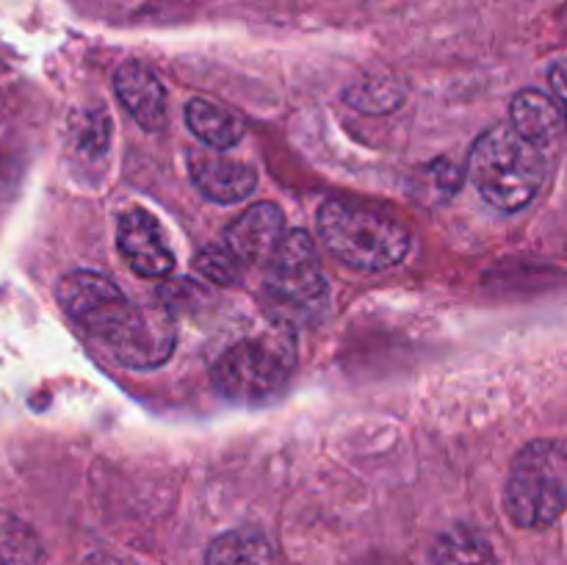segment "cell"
Wrapping results in <instances>:
<instances>
[{
	"label": "cell",
	"mask_w": 567,
	"mask_h": 565,
	"mask_svg": "<svg viewBox=\"0 0 567 565\" xmlns=\"http://www.w3.org/2000/svg\"><path fill=\"white\" fill-rule=\"evenodd\" d=\"M319 233L338 260L360 271L399 266L413 247L402 219L360 199H327L319 208Z\"/></svg>",
	"instance_id": "1"
},
{
	"label": "cell",
	"mask_w": 567,
	"mask_h": 565,
	"mask_svg": "<svg viewBox=\"0 0 567 565\" xmlns=\"http://www.w3.org/2000/svg\"><path fill=\"white\" fill-rule=\"evenodd\" d=\"M546 155L540 144L520 136L513 125H496L480 136L468 158V177L496 210L526 208L546 183Z\"/></svg>",
	"instance_id": "2"
},
{
	"label": "cell",
	"mask_w": 567,
	"mask_h": 565,
	"mask_svg": "<svg viewBox=\"0 0 567 565\" xmlns=\"http://www.w3.org/2000/svg\"><path fill=\"white\" fill-rule=\"evenodd\" d=\"M504 510L513 524L543 530L567 510V441L540 438L526 443L513 460Z\"/></svg>",
	"instance_id": "3"
},
{
	"label": "cell",
	"mask_w": 567,
	"mask_h": 565,
	"mask_svg": "<svg viewBox=\"0 0 567 565\" xmlns=\"http://www.w3.org/2000/svg\"><path fill=\"white\" fill-rule=\"evenodd\" d=\"M297 366V343L288 332L244 338L214 363V386L233 402L258 404L286 388Z\"/></svg>",
	"instance_id": "4"
},
{
	"label": "cell",
	"mask_w": 567,
	"mask_h": 565,
	"mask_svg": "<svg viewBox=\"0 0 567 565\" xmlns=\"http://www.w3.org/2000/svg\"><path fill=\"white\" fill-rule=\"evenodd\" d=\"M266 294L282 308L305 310L327 297V277L321 269L313 238L305 230L286 233L277 253L266 264Z\"/></svg>",
	"instance_id": "5"
},
{
	"label": "cell",
	"mask_w": 567,
	"mask_h": 565,
	"mask_svg": "<svg viewBox=\"0 0 567 565\" xmlns=\"http://www.w3.org/2000/svg\"><path fill=\"white\" fill-rule=\"evenodd\" d=\"M55 297H59L64 314L97 343H103L136 305L120 291L116 282L89 269H78L61 277Z\"/></svg>",
	"instance_id": "6"
},
{
	"label": "cell",
	"mask_w": 567,
	"mask_h": 565,
	"mask_svg": "<svg viewBox=\"0 0 567 565\" xmlns=\"http://www.w3.org/2000/svg\"><path fill=\"white\" fill-rule=\"evenodd\" d=\"M175 343V314L166 305H133L103 347L127 369H155L172 358Z\"/></svg>",
	"instance_id": "7"
},
{
	"label": "cell",
	"mask_w": 567,
	"mask_h": 565,
	"mask_svg": "<svg viewBox=\"0 0 567 565\" xmlns=\"http://www.w3.org/2000/svg\"><path fill=\"white\" fill-rule=\"evenodd\" d=\"M116 247H120L125 264L142 277H164L175 266V255H172L158 222L144 208H131L120 216Z\"/></svg>",
	"instance_id": "8"
},
{
	"label": "cell",
	"mask_w": 567,
	"mask_h": 565,
	"mask_svg": "<svg viewBox=\"0 0 567 565\" xmlns=\"http://www.w3.org/2000/svg\"><path fill=\"white\" fill-rule=\"evenodd\" d=\"M188 172L199 192L214 203H238L258 186V175L244 161L230 158L221 150H192Z\"/></svg>",
	"instance_id": "9"
},
{
	"label": "cell",
	"mask_w": 567,
	"mask_h": 565,
	"mask_svg": "<svg viewBox=\"0 0 567 565\" xmlns=\"http://www.w3.org/2000/svg\"><path fill=\"white\" fill-rule=\"evenodd\" d=\"M286 238V216L275 203H255L227 227L225 244L244 264H269Z\"/></svg>",
	"instance_id": "10"
},
{
	"label": "cell",
	"mask_w": 567,
	"mask_h": 565,
	"mask_svg": "<svg viewBox=\"0 0 567 565\" xmlns=\"http://www.w3.org/2000/svg\"><path fill=\"white\" fill-rule=\"evenodd\" d=\"M114 92L144 131H161L166 125L164 83L142 61H125L114 72Z\"/></svg>",
	"instance_id": "11"
},
{
	"label": "cell",
	"mask_w": 567,
	"mask_h": 565,
	"mask_svg": "<svg viewBox=\"0 0 567 565\" xmlns=\"http://www.w3.org/2000/svg\"><path fill=\"white\" fill-rule=\"evenodd\" d=\"M509 125L524 138L546 147L565 127V116L554 94L540 92V89H524L515 94L513 105H509Z\"/></svg>",
	"instance_id": "12"
},
{
	"label": "cell",
	"mask_w": 567,
	"mask_h": 565,
	"mask_svg": "<svg viewBox=\"0 0 567 565\" xmlns=\"http://www.w3.org/2000/svg\"><path fill=\"white\" fill-rule=\"evenodd\" d=\"M186 122L188 127H192L194 136L214 150L236 147L244 138L241 116L233 114L225 105L210 103V100H192V103L186 105Z\"/></svg>",
	"instance_id": "13"
},
{
	"label": "cell",
	"mask_w": 567,
	"mask_h": 565,
	"mask_svg": "<svg viewBox=\"0 0 567 565\" xmlns=\"http://www.w3.org/2000/svg\"><path fill=\"white\" fill-rule=\"evenodd\" d=\"M205 565H275V548L260 532L230 530L210 541Z\"/></svg>",
	"instance_id": "14"
},
{
	"label": "cell",
	"mask_w": 567,
	"mask_h": 565,
	"mask_svg": "<svg viewBox=\"0 0 567 565\" xmlns=\"http://www.w3.org/2000/svg\"><path fill=\"white\" fill-rule=\"evenodd\" d=\"M432 565H496V554L476 530L452 526L435 541Z\"/></svg>",
	"instance_id": "15"
},
{
	"label": "cell",
	"mask_w": 567,
	"mask_h": 565,
	"mask_svg": "<svg viewBox=\"0 0 567 565\" xmlns=\"http://www.w3.org/2000/svg\"><path fill=\"white\" fill-rule=\"evenodd\" d=\"M42 543L37 532L17 515L0 510V565H39Z\"/></svg>",
	"instance_id": "16"
},
{
	"label": "cell",
	"mask_w": 567,
	"mask_h": 565,
	"mask_svg": "<svg viewBox=\"0 0 567 565\" xmlns=\"http://www.w3.org/2000/svg\"><path fill=\"white\" fill-rule=\"evenodd\" d=\"M347 100L365 114H385L402 103V86L391 75H369L347 89Z\"/></svg>",
	"instance_id": "17"
},
{
	"label": "cell",
	"mask_w": 567,
	"mask_h": 565,
	"mask_svg": "<svg viewBox=\"0 0 567 565\" xmlns=\"http://www.w3.org/2000/svg\"><path fill=\"white\" fill-rule=\"evenodd\" d=\"M463 183V170L454 166L452 161L441 158V161H432L430 166L415 175V199H426V203L437 205V203H446L454 192L460 188Z\"/></svg>",
	"instance_id": "18"
},
{
	"label": "cell",
	"mask_w": 567,
	"mask_h": 565,
	"mask_svg": "<svg viewBox=\"0 0 567 565\" xmlns=\"http://www.w3.org/2000/svg\"><path fill=\"white\" fill-rule=\"evenodd\" d=\"M244 260L233 253L230 247H219V244H208L194 258V269L205 277V280L216 282V286H236L244 277Z\"/></svg>",
	"instance_id": "19"
},
{
	"label": "cell",
	"mask_w": 567,
	"mask_h": 565,
	"mask_svg": "<svg viewBox=\"0 0 567 565\" xmlns=\"http://www.w3.org/2000/svg\"><path fill=\"white\" fill-rule=\"evenodd\" d=\"M109 127L111 122L105 120L103 111H86L81 125L72 122V133H75V144L83 153H103L109 144Z\"/></svg>",
	"instance_id": "20"
},
{
	"label": "cell",
	"mask_w": 567,
	"mask_h": 565,
	"mask_svg": "<svg viewBox=\"0 0 567 565\" xmlns=\"http://www.w3.org/2000/svg\"><path fill=\"white\" fill-rule=\"evenodd\" d=\"M548 83H551V94L557 97L559 109H563L565 127H567V61H557L548 70Z\"/></svg>",
	"instance_id": "21"
},
{
	"label": "cell",
	"mask_w": 567,
	"mask_h": 565,
	"mask_svg": "<svg viewBox=\"0 0 567 565\" xmlns=\"http://www.w3.org/2000/svg\"><path fill=\"white\" fill-rule=\"evenodd\" d=\"M89 565H111V563H109V559H92Z\"/></svg>",
	"instance_id": "22"
}]
</instances>
